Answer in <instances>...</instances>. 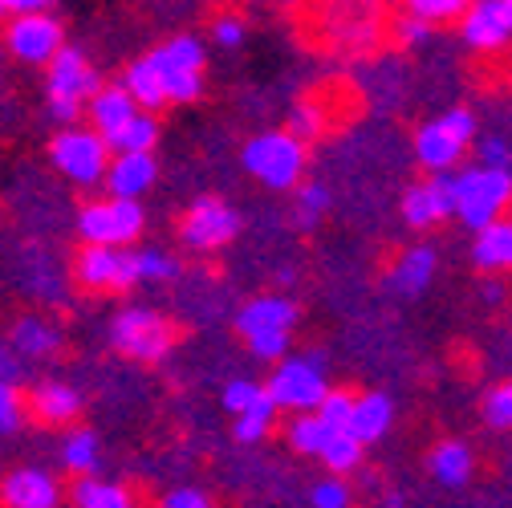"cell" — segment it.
<instances>
[{
    "mask_svg": "<svg viewBox=\"0 0 512 508\" xmlns=\"http://www.w3.org/2000/svg\"><path fill=\"white\" fill-rule=\"evenodd\" d=\"M452 192H456V216L468 228H488L504 216V208L512 204V175L508 167H464L460 175H452Z\"/></svg>",
    "mask_w": 512,
    "mask_h": 508,
    "instance_id": "1",
    "label": "cell"
},
{
    "mask_svg": "<svg viewBox=\"0 0 512 508\" xmlns=\"http://www.w3.org/2000/svg\"><path fill=\"white\" fill-rule=\"evenodd\" d=\"M265 391H269V399L277 403V411H293V415L317 411V407H322V399L330 395L326 358H322V354H293V358H281Z\"/></svg>",
    "mask_w": 512,
    "mask_h": 508,
    "instance_id": "2",
    "label": "cell"
},
{
    "mask_svg": "<svg viewBox=\"0 0 512 508\" xmlns=\"http://www.w3.org/2000/svg\"><path fill=\"white\" fill-rule=\"evenodd\" d=\"M98 74L82 49H61L49 61V114L66 126H78V114H86V102L98 94Z\"/></svg>",
    "mask_w": 512,
    "mask_h": 508,
    "instance_id": "3",
    "label": "cell"
},
{
    "mask_svg": "<svg viewBox=\"0 0 512 508\" xmlns=\"http://www.w3.org/2000/svg\"><path fill=\"white\" fill-rule=\"evenodd\" d=\"M472 139H476L472 110H460V106L456 110H443L439 118H431V122L419 126V135H415V159L427 171L443 175V171H452L468 155V143Z\"/></svg>",
    "mask_w": 512,
    "mask_h": 508,
    "instance_id": "4",
    "label": "cell"
},
{
    "mask_svg": "<svg viewBox=\"0 0 512 508\" xmlns=\"http://www.w3.org/2000/svg\"><path fill=\"white\" fill-rule=\"evenodd\" d=\"M179 330L171 317L155 313V309H122L110 326V342L122 358H135V362H163L175 346Z\"/></svg>",
    "mask_w": 512,
    "mask_h": 508,
    "instance_id": "5",
    "label": "cell"
},
{
    "mask_svg": "<svg viewBox=\"0 0 512 508\" xmlns=\"http://www.w3.org/2000/svg\"><path fill=\"white\" fill-rule=\"evenodd\" d=\"M244 167L252 179H261L273 192H285V187L301 183L305 171V143L293 139L289 131H269V135H256L244 147Z\"/></svg>",
    "mask_w": 512,
    "mask_h": 508,
    "instance_id": "6",
    "label": "cell"
},
{
    "mask_svg": "<svg viewBox=\"0 0 512 508\" xmlns=\"http://www.w3.org/2000/svg\"><path fill=\"white\" fill-rule=\"evenodd\" d=\"M49 155H53V167L61 175L82 183V187L106 183L110 147H106V139L94 131V126H66V131L49 143Z\"/></svg>",
    "mask_w": 512,
    "mask_h": 508,
    "instance_id": "7",
    "label": "cell"
},
{
    "mask_svg": "<svg viewBox=\"0 0 512 508\" xmlns=\"http://www.w3.org/2000/svg\"><path fill=\"white\" fill-rule=\"evenodd\" d=\"M147 57L163 82L167 102H196L200 98V90H204V45L196 37H175Z\"/></svg>",
    "mask_w": 512,
    "mask_h": 508,
    "instance_id": "8",
    "label": "cell"
},
{
    "mask_svg": "<svg viewBox=\"0 0 512 508\" xmlns=\"http://www.w3.org/2000/svg\"><path fill=\"white\" fill-rule=\"evenodd\" d=\"M143 208L139 200H118V196H106V200H94L82 208L78 216V232L86 244H106V248H131V240L143 236Z\"/></svg>",
    "mask_w": 512,
    "mask_h": 508,
    "instance_id": "9",
    "label": "cell"
},
{
    "mask_svg": "<svg viewBox=\"0 0 512 508\" xmlns=\"http://www.w3.org/2000/svg\"><path fill=\"white\" fill-rule=\"evenodd\" d=\"M74 281L86 293H126L139 281L135 248H106V244H82L74 257Z\"/></svg>",
    "mask_w": 512,
    "mask_h": 508,
    "instance_id": "10",
    "label": "cell"
},
{
    "mask_svg": "<svg viewBox=\"0 0 512 508\" xmlns=\"http://www.w3.org/2000/svg\"><path fill=\"white\" fill-rule=\"evenodd\" d=\"M317 17H322L326 37L338 41L342 49H370L382 29L378 0H326Z\"/></svg>",
    "mask_w": 512,
    "mask_h": 508,
    "instance_id": "11",
    "label": "cell"
},
{
    "mask_svg": "<svg viewBox=\"0 0 512 508\" xmlns=\"http://www.w3.org/2000/svg\"><path fill=\"white\" fill-rule=\"evenodd\" d=\"M236 232H240V216H236L224 200H212V196L196 200V204L183 212V220H179V240H183L191 252H216V248H224Z\"/></svg>",
    "mask_w": 512,
    "mask_h": 508,
    "instance_id": "12",
    "label": "cell"
},
{
    "mask_svg": "<svg viewBox=\"0 0 512 508\" xmlns=\"http://www.w3.org/2000/svg\"><path fill=\"white\" fill-rule=\"evenodd\" d=\"M5 41L21 61H29V66H49V61L66 49V33H61V25L49 13L13 17L9 29H5Z\"/></svg>",
    "mask_w": 512,
    "mask_h": 508,
    "instance_id": "13",
    "label": "cell"
},
{
    "mask_svg": "<svg viewBox=\"0 0 512 508\" xmlns=\"http://www.w3.org/2000/svg\"><path fill=\"white\" fill-rule=\"evenodd\" d=\"M447 216H456V192H452V175H427L407 187L403 196V220L415 232L439 228Z\"/></svg>",
    "mask_w": 512,
    "mask_h": 508,
    "instance_id": "14",
    "label": "cell"
},
{
    "mask_svg": "<svg viewBox=\"0 0 512 508\" xmlns=\"http://www.w3.org/2000/svg\"><path fill=\"white\" fill-rule=\"evenodd\" d=\"M460 33H464V45L480 53L504 49L512 41V0H476L460 21Z\"/></svg>",
    "mask_w": 512,
    "mask_h": 508,
    "instance_id": "15",
    "label": "cell"
},
{
    "mask_svg": "<svg viewBox=\"0 0 512 508\" xmlns=\"http://www.w3.org/2000/svg\"><path fill=\"white\" fill-rule=\"evenodd\" d=\"M293 326H297V305L289 297H277V293L256 297L236 313V330L244 342L269 338V334H293Z\"/></svg>",
    "mask_w": 512,
    "mask_h": 508,
    "instance_id": "16",
    "label": "cell"
},
{
    "mask_svg": "<svg viewBox=\"0 0 512 508\" xmlns=\"http://www.w3.org/2000/svg\"><path fill=\"white\" fill-rule=\"evenodd\" d=\"M0 508H61V488L41 468H17L0 480Z\"/></svg>",
    "mask_w": 512,
    "mask_h": 508,
    "instance_id": "17",
    "label": "cell"
},
{
    "mask_svg": "<svg viewBox=\"0 0 512 508\" xmlns=\"http://www.w3.org/2000/svg\"><path fill=\"white\" fill-rule=\"evenodd\" d=\"M86 114H90V126L94 131L110 143L126 122H135V114H139V106H135V98L126 94L122 86H102L90 102H86Z\"/></svg>",
    "mask_w": 512,
    "mask_h": 508,
    "instance_id": "18",
    "label": "cell"
},
{
    "mask_svg": "<svg viewBox=\"0 0 512 508\" xmlns=\"http://www.w3.org/2000/svg\"><path fill=\"white\" fill-rule=\"evenodd\" d=\"M155 175H159V167L151 155H114L110 171H106V187L118 200H139L155 183Z\"/></svg>",
    "mask_w": 512,
    "mask_h": 508,
    "instance_id": "19",
    "label": "cell"
},
{
    "mask_svg": "<svg viewBox=\"0 0 512 508\" xmlns=\"http://www.w3.org/2000/svg\"><path fill=\"white\" fill-rule=\"evenodd\" d=\"M29 411L37 423L45 427H66L82 415V395L66 383H41L33 395H29Z\"/></svg>",
    "mask_w": 512,
    "mask_h": 508,
    "instance_id": "20",
    "label": "cell"
},
{
    "mask_svg": "<svg viewBox=\"0 0 512 508\" xmlns=\"http://www.w3.org/2000/svg\"><path fill=\"white\" fill-rule=\"evenodd\" d=\"M472 261H476V269H484L492 277L496 273H512V220L508 216H500L496 224L476 232Z\"/></svg>",
    "mask_w": 512,
    "mask_h": 508,
    "instance_id": "21",
    "label": "cell"
},
{
    "mask_svg": "<svg viewBox=\"0 0 512 508\" xmlns=\"http://www.w3.org/2000/svg\"><path fill=\"white\" fill-rule=\"evenodd\" d=\"M391 419H395V407L387 395H358L354 411H350V435L366 448V443H374L391 431Z\"/></svg>",
    "mask_w": 512,
    "mask_h": 508,
    "instance_id": "22",
    "label": "cell"
},
{
    "mask_svg": "<svg viewBox=\"0 0 512 508\" xmlns=\"http://www.w3.org/2000/svg\"><path fill=\"white\" fill-rule=\"evenodd\" d=\"M427 468H431V476H435L439 484L456 488V484H464V480L472 476L476 456H472L468 443H460V439H443V443H435V448H431Z\"/></svg>",
    "mask_w": 512,
    "mask_h": 508,
    "instance_id": "23",
    "label": "cell"
},
{
    "mask_svg": "<svg viewBox=\"0 0 512 508\" xmlns=\"http://www.w3.org/2000/svg\"><path fill=\"white\" fill-rule=\"evenodd\" d=\"M431 277H435V248H431V244L407 248L403 257L391 265V285H395L399 293H407V297L423 293V289L431 285Z\"/></svg>",
    "mask_w": 512,
    "mask_h": 508,
    "instance_id": "24",
    "label": "cell"
},
{
    "mask_svg": "<svg viewBox=\"0 0 512 508\" xmlns=\"http://www.w3.org/2000/svg\"><path fill=\"white\" fill-rule=\"evenodd\" d=\"M70 500H74V508H135L131 492H126L122 484H110V480H98V476H82L70 488Z\"/></svg>",
    "mask_w": 512,
    "mask_h": 508,
    "instance_id": "25",
    "label": "cell"
},
{
    "mask_svg": "<svg viewBox=\"0 0 512 508\" xmlns=\"http://www.w3.org/2000/svg\"><path fill=\"white\" fill-rule=\"evenodd\" d=\"M122 90L135 98L139 110H159V106L167 102L163 82H159V74H155V66H151V57H139L135 66L122 74Z\"/></svg>",
    "mask_w": 512,
    "mask_h": 508,
    "instance_id": "26",
    "label": "cell"
},
{
    "mask_svg": "<svg viewBox=\"0 0 512 508\" xmlns=\"http://www.w3.org/2000/svg\"><path fill=\"white\" fill-rule=\"evenodd\" d=\"M13 346L29 358H49L61 350V334L49 322H41V317H21L13 326Z\"/></svg>",
    "mask_w": 512,
    "mask_h": 508,
    "instance_id": "27",
    "label": "cell"
},
{
    "mask_svg": "<svg viewBox=\"0 0 512 508\" xmlns=\"http://www.w3.org/2000/svg\"><path fill=\"white\" fill-rule=\"evenodd\" d=\"M155 139H159V122H155L147 110H139L135 122H126L106 147H110L114 155H151Z\"/></svg>",
    "mask_w": 512,
    "mask_h": 508,
    "instance_id": "28",
    "label": "cell"
},
{
    "mask_svg": "<svg viewBox=\"0 0 512 508\" xmlns=\"http://www.w3.org/2000/svg\"><path fill=\"white\" fill-rule=\"evenodd\" d=\"M285 435H289V448H293V452L322 460V452H326V443H330L334 431L309 411V415H293L289 427H285Z\"/></svg>",
    "mask_w": 512,
    "mask_h": 508,
    "instance_id": "29",
    "label": "cell"
},
{
    "mask_svg": "<svg viewBox=\"0 0 512 508\" xmlns=\"http://www.w3.org/2000/svg\"><path fill=\"white\" fill-rule=\"evenodd\" d=\"M476 5V0H403V13L423 21V25H452L464 21V13Z\"/></svg>",
    "mask_w": 512,
    "mask_h": 508,
    "instance_id": "30",
    "label": "cell"
},
{
    "mask_svg": "<svg viewBox=\"0 0 512 508\" xmlns=\"http://www.w3.org/2000/svg\"><path fill=\"white\" fill-rule=\"evenodd\" d=\"M61 460H66V468L78 472V476H94V468H98V435L82 431V427L70 431L66 443H61Z\"/></svg>",
    "mask_w": 512,
    "mask_h": 508,
    "instance_id": "31",
    "label": "cell"
},
{
    "mask_svg": "<svg viewBox=\"0 0 512 508\" xmlns=\"http://www.w3.org/2000/svg\"><path fill=\"white\" fill-rule=\"evenodd\" d=\"M277 403L273 399H265V403H256L252 411H244V415H236V439L240 443H261L273 427H277Z\"/></svg>",
    "mask_w": 512,
    "mask_h": 508,
    "instance_id": "32",
    "label": "cell"
},
{
    "mask_svg": "<svg viewBox=\"0 0 512 508\" xmlns=\"http://www.w3.org/2000/svg\"><path fill=\"white\" fill-rule=\"evenodd\" d=\"M322 460H326V468H334V476H346V472H354L362 464V443L350 431H334Z\"/></svg>",
    "mask_w": 512,
    "mask_h": 508,
    "instance_id": "33",
    "label": "cell"
},
{
    "mask_svg": "<svg viewBox=\"0 0 512 508\" xmlns=\"http://www.w3.org/2000/svg\"><path fill=\"white\" fill-rule=\"evenodd\" d=\"M326 208H330V192L322 183H301L297 187V208H293L297 228H313L317 220L326 216Z\"/></svg>",
    "mask_w": 512,
    "mask_h": 508,
    "instance_id": "34",
    "label": "cell"
},
{
    "mask_svg": "<svg viewBox=\"0 0 512 508\" xmlns=\"http://www.w3.org/2000/svg\"><path fill=\"white\" fill-rule=\"evenodd\" d=\"M25 415H29V399L17 391V383H5V378H0V435L21 431Z\"/></svg>",
    "mask_w": 512,
    "mask_h": 508,
    "instance_id": "35",
    "label": "cell"
},
{
    "mask_svg": "<svg viewBox=\"0 0 512 508\" xmlns=\"http://www.w3.org/2000/svg\"><path fill=\"white\" fill-rule=\"evenodd\" d=\"M322 131H326V110H322V102H301V106L289 114V135H293V139L309 143V139H317Z\"/></svg>",
    "mask_w": 512,
    "mask_h": 508,
    "instance_id": "36",
    "label": "cell"
},
{
    "mask_svg": "<svg viewBox=\"0 0 512 508\" xmlns=\"http://www.w3.org/2000/svg\"><path fill=\"white\" fill-rule=\"evenodd\" d=\"M480 415H484V423H488V427L508 431V427H512V383H496V387L484 395Z\"/></svg>",
    "mask_w": 512,
    "mask_h": 508,
    "instance_id": "37",
    "label": "cell"
},
{
    "mask_svg": "<svg viewBox=\"0 0 512 508\" xmlns=\"http://www.w3.org/2000/svg\"><path fill=\"white\" fill-rule=\"evenodd\" d=\"M354 399H358V395H350V391H330V395L322 399V407H317L313 415L322 419L330 431H350V411H354Z\"/></svg>",
    "mask_w": 512,
    "mask_h": 508,
    "instance_id": "38",
    "label": "cell"
},
{
    "mask_svg": "<svg viewBox=\"0 0 512 508\" xmlns=\"http://www.w3.org/2000/svg\"><path fill=\"white\" fill-rule=\"evenodd\" d=\"M265 399H269V391L261 383H248V378H232V383L224 387V407L232 415H244V411H252L256 403H265Z\"/></svg>",
    "mask_w": 512,
    "mask_h": 508,
    "instance_id": "39",
    "label": "cell"
},
{
    "mask_svg": "<svg viewBox=\"0 0 512 508\" xmlns=\"http://www.w3.org/2000/svg\"><path fill=\"white\" fill-rule=\"evenodd\" d=\"M135 269H139V281H171L179 273V265L159 248H135Z\"/></svg>",
    "mask_w": 512,
    "mask_h": 508,
    "instance_id": "40",
    "label": "cell"
},
{
    "mask_svg": "<svg viewBox=\"0 0 512 508\" xmlns=\"http://www.w3.org/2000/svg\"><path fill=\"white\" fill-rule=\"evenodd\" d=\"M309 504H313V508H350V504H354V492L346 488L342 476H326V480L313 484Z\"/></svg>",
    "mask_w": 512,
    "mask_h": 508,
    "instance_id": "41",
    "label": "cell"
},
{
    "mask_svg": "<svg viewBox=\"0 0 512 508\" xmlns=\"http://www.w3.org/2000/svg\"><path fill=\"white\" fill-rule=\"evenodd\" d=\"M391 33H395V41L399 45H407V49H415V45H423L427 37H431V25H423V21H415V17H399L395 25H391Z\"/></svg>",
    "mask_w": 512,
    "mask_h": 508,
    "instance_id": "42",
    "label": "cell"
},
{
    "mask_svg": "<svg viewBox=\"0 0 512 508\" xmlns=\"http://www.w3.org/2000/svg\"><path fill=\"white\" fill-rule=\"evenodd\" d=\"M212 33H216V41L220 45H228V49H236V45H244V21L236 17V13H224V17H216V25H212Z\"/></svg>",
    "mask_w": 512,
    "mask_h": 508,
    "instance_id": "43",
    "label": "cell"
},
{
    "mask_svg": "<svg viewBox=\"0 0 512 508\" xmlns=\"http://www.w3.org/2000/svg\"><path fill=\"white\" fill-rule=\"evenodd\" d=\"M159 508H212V500H208L204 492H196V488H179V492H171Z\"/></svg>",
    "mask_w": 512,
    "mask_h": 508,
    "instance_id": "44",
    "label": "cell"
},
{
    "mask_svg": "<svg viewBox=\"0 0 512 508\" xmlns=\"http://www.w3.org/2000/svg\"><path fill=\"white\" fill-rule=\"evenodd\" d=\"M480 163H484V167H508V143L496 139V135L484 139V143H480Z\"/></svg>",
    "mask_w": 512,
    "mask_h": 508,
    "instance_id": "45",
    "label": "cell"
},
{
    "mask_svg": "<svg viewBox=\"0 0 512 508\" xmlns=\"http://www.w3.org/2000/svg\"><path fill=\"white\" fill-rule=\"evenodd\" d=\"M17 370H21L17 358H13L5 346H0V378H5V383H17Z\"/></svg>",
    "mask_w": 512,
    "mask_h": 508,
    "instance_id": "46",
    "label": "cell"
},
{
    "mask_svg": "<svg viewBox=\"0 0 512 508\" xmlns=\"http://www.w3.org/2000/svg\"><path fill=\"white\" fill-rule=\"evenodd\" d=\"M9 5H13V13H45L53 0H9Z\"/></svg>",
    "mask_w": 512,
    "mask_h": 508,
    "instance_id": "47",
    "label": "cell"
},
{
    "mask_svg": "<svg viewBox=\"0 0 512 508\" xmlns=\"http://www.w3.org/2000/svg\"><path fill=\"white\" fill-rule=\"evenodd\" d=\"M484 297H488V301H504V285H500V281H488V285H484Z\"/></svg>",
    "mask_w": 512,
    "mask_h": 508,
    "instance_id": "48",
    "label": "cell"
},
{
    "mask_svg": "<svg viewBox=\"0 0 512 508\" xmlns=\"http://www.w3.org/2000/svg\"><path fill=\"white\" fill-rule=\"evenodd\" d=\"M9 13H13V5H9V0H0V25L9 21Z\"/></svg>",
    "mask_w": 512,
    "mask_h": 508,
    "instance_id": "49",
    "label": "cell"
},
{
    "mask_svg": "<svg viewBox=\"0 0 512 508\" xmlns=\"http://www.w3.org/2000/svg\"><path fill=\"white\" fill-rule=\"evenodd\" d=\"M382 508H403V496H387V500H382Z\"/></svg>",
    "mask_w": 512,
    "mask_h": 508,
    "instance_id": "50",
    "label": "cell"
},
{
    "mask_svg": "<svg viewBox=\"0 0 512 508\" xmlns=\"http://www.w3.org/2000/svg\"><path fill=\"white\" fill-rule=\"evenodd\" d=\"M281 5H297V0H281Z\"/></svg>",
    "mask_w": 512,
    "mask_h": 508,
    "instance_id": "51",
    "label": "cell"
}]
</instances>
